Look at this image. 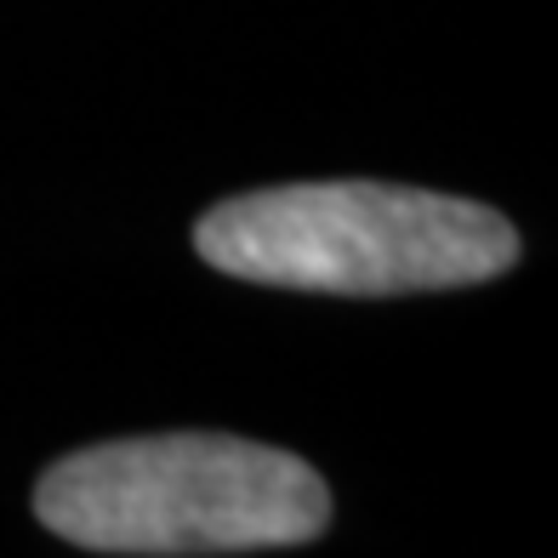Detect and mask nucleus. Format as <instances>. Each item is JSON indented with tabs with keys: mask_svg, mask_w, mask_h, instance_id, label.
<instances>
[{
	"mask_svg": "<svg viewBox=\"0 0 558 558\" xmlns=\"http://www.w3.org/2000/svg\"><path fill=\"white\" fill-rule=\"evenodd\" d=\"M217 274L268 291L416 296L468 291L519 263V228L496 206L404 183H286L234 194L194 222Z\"/></svg>",
	"mask_w": 558,
	"mask_h": 558,
	"instance_id": "nucleus-2",
	"label": "nucleus"
},
{
	"mask_svg": "<svg viewBox=\"0 0 558 558\" xmlns=\"http://www.w3.org/2000/svg\"><path fill=\"white\" fill-rule=\"evenodd\" d=\"M35 519L81 553H274L325 536L331 490L279 445L234 434H143L52 462L35 478Z\"/></svg>",
	"mask_w": 558,
	"mask_h": 558,
	"instance_id": "nucleus-1",
	"label": "nucleus"
}]
</instances>
